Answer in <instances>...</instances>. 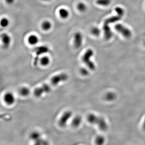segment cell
Segmentation results:
<instances>
[{
	"instance_id": "obj_1",
	"label": "cell",
	"mask_w": 145,
	"mask_h": 145,
	"mask_svg": "<svg viewBox=\"0 0 145 145\" xmlns=\"http://www.w3.org/2000/svg\"><path fill=\"white\" fill-rule=\"evenodd\" d=\"M88 120L90 123L97 125L101 130L104 131L107 129L108 126L107 122L103 117L91 114L88 116Z\"/></svg>"
},
{
	"instance_id": "obj_2",
	"label": "cell",
	"mask_w": 145,
	"mask_h": 145,
	"mask_svg": "<svg viewBox=\"0 0 145 145\" xmlns=\"http://www.w3.org/2000/svg\"><path fill=\"white\" fill-rule=\"evenodd\" d=\"M94 52L92 49H88L82 57L83 62L85 64L88 68L92 71L96 69L95 64L91 60V58L94 55Z\"/></svg>"
},
{
	"instance_id": "obj_3",
	"label": "cell",
	"mask_w": 145,
	"mask_h": 145,
	"mask_svg": "<svg viewBox=\"0 0 145 145\" xmlns=\"http://www.w3.org/2000/svg\"><path fill=\"white\" fill-rule=\"evenodd\" d=\"M68 79V76L65 73H61L53 77L50 79L49 84L51 87L58 85L61 82H64Z\"/></svg>"
},
{
	"instance_id": "obj_4",
	"label": "cell",
	"mask_w": 145,
	"mask_h": 145,
	"mask_svg": "<svg viewBox=\"0 0 145 145\" xmlns=\"http://www.w3.org/2000/svg\"><path fill=\"white\" fill-rule=\"evenodd\" d=\"M115 29L126 38H130L131 36V32L130 29L123 25L117 24L115 26Z\"/></svg>"
},
{
	"instance_id": "obj_5",
	"label": "cell",
	"mask_w": 145,
	"mask_h": 145,
	"mask_svg": "<svg viewBox=\"0 0 145 145\" xmlns=\"http://www.w3.org/2000/svg\"><path fill=\"white\" fill-rule=\"evenodd\" d=\"M51 87L49 83H46L35 89L34 91V94L37 97H40L44 93L49 92L50 91Z\"/></svg>"
},
{
	"instance_id": "obj_6",
	"label": "cell",
	"mask_w": 145,
	"mask_h": 145,
	"mask_svg": "<svg viewBox=\"0 0 145 145\" xmlns=\"http://www.w3.org/2000/svg\"><path fill=\"white\" fill-rule=\"evenodd\" d=\"M72 115V112L71 111H67L64 112L59 121V124L60 126L62 127L65 126L68 121L71 118Z\"/></svg>"
},
{
	"instance_id": "obj_7",
	"label": "cell",
	"mask_w": 145,
	"mask_h": 145,
	"mask_svg": "<svg viewBox=\"0 0 145 145\" xmlns=\"http://www.w3.org/2000/svg\"><path fill=\"white\" fill-rule=\"evenodd\" d=\"M83 40V36L81 33L77 32L75 34L74 45L76 48H79L82 46Z\"/></svg>"
},
{
	"instance_id": "obj_8",
	"label": "cell",
	"mask_w": 145,
	"mask_h": 145,
	"mask_svg": "<svg viewBox=\"0 0 145 145\" xmlns=\"http://www.w3.org/2000/svg\"><path fill=\"white\" fill-rule=\"evenodd\" d=\"M122 17H123L118 14H117V15L112 16L106 20L104 23V26H109V24L111 23H114L115 22L119 21L121 20V19L122 18Z\"/></svg>"
},
{
	"instance_id": "obj_9",
	"label": "cell",
	"mask_w": 145,
	"mask_h": 145,
	"mask_svg": "<svg viewBox=\"0 0 145 145\" xmlns=\"http://www.w3.org/2000/svg\"><path fill=\"white\" fill-rule=\"evenodd\" d=\"M1 38L4 47L5 48H7L9 46L11 42V38L10 36L7 34L4 33L2 34Z\"/></svg>"
},
{
	"instance_id": "obj_10",
	"label": "cell",
	"mask_w": 145,
	"mask_h": 145,
	"mask_svg": "<svg viewBox=\"0 0 145 145\" xmlns=\"http://www.w3.org/2000/svg\"><path fill=\"white\" fill-rule=\"evenodd\" d=\"M4 100L6 104L9 105H11L14 104L15 101V97L12 93H7L4 96Z\"/></svg>"
},
{
	"instance_id": "obj_11",
	"label": "cell",
	"mask_w": 145,
	"mask_h": 145,
	"mask_svg": "<svg viewBox=\"0 0 145 145\" xmlns=\"http://www.w3.org/2000/svg\"><path fill=\"white\" fill-rule=\"evenodd\" d=\"M116 94L112 92H109L106 93L104 96L106 100L108 101H112L115 100L116 98Z\"/></svg>"
},
{
	"instance_id": "obj_12",
	"label": "cell",
	"mask_w": 145,
	"mask_h": 145,
	"mask_svg": "<svg viewBox=\"0 0 145 145\" xmlns=\"http://www.w3.org/2000/svg\"><path fill=\"white\" fill-rule=\"evenodd\" d=\"M38 38L34 35H32L28 37V42L31 45H35L38 42Z\"/></svg>"
},
{
	"instance_id": "obj_13",
	"label": "cell",
	"mask_w": 145,
	"mask_h": 145,
	"mask_svg": "<svg viewBox=\"0 0 145 145\" xmlns=\"http://www.w3.org/2000/svg\"><path fill=\"white\" fill-rule=\"evenodd\" d=\"M59 14L60 17L62 19H66L68 17L69 13L68 10L64 8L60 9L59 11Z\"/></svg>"
},
{
	"instance_id": "obj_14",
	"label": "cell",
	"mask_w": 145,
	"mask_h": 145,
	"mask_svg": "<svg viewBox=\"0 0 145 145\" xmlns=\"http://www.w3.org/2000/svg\"><path fill=\"white\" fill-rule=\"evenodd\" d=\"M82 118L80 116H77L73 118L72 121V125L75 127H77L82 123Z\"/></svg>"
},
{
	"instance_id": "obj_15",
	"label": "cell",
	"mask_w": 145,
	"mask_h": 145,
	"mask_svg": "<svg viewBox=\"0 0 145 145\" xmlns=\"http://www.w3.org/2000/svg\"><path fill=\"white\" fill-rule=\"evenodd\" d=\"M41 28L44 30H49L52 28L51 23L49 21H44L41 24Z\"/></svg>"
},
{
	"instance_id": "obj_16",
	"label": "cell",
	"mask_w": 145,
	"mask_h": 145,
	"mask_svg": "<svg viewBox=\"0 0 145 145\" xmlns=\"http://www.w3.org/2000/svg\"><path fill=\"white\" fill-rule=\"evenodd\" d=\"M111 2V0H97L96 1V3L98 5L106 6L110 5Z\"/></svg>"
},
{
	"instance_id": "obj_17",
	"label": "cell",
	"mask_w": 145,
	"mask_h": 145,
	"mask_svg": "<svg viewBox=\"0 0 145 145\" xmlns=\"http://www.w3.org/2000/svg\"><path fill=\"white\" fill-rule=\"evenodd\" d=\"M40 62L43 66H47L50 63V59L47 56H44L40 59Z\"/></svg>"
},
{
	"instance_id": "obj_18",
	"label": "cell",
	"mask_w": 145,
	"mask_h": 145,
	"mask_svg": "<svg viewBox=\"0 0 145 145\" xmlns=\"http://www.w3.org/2000/svg\"><path fill=\"white\" fill-rule=\"evenodd\" d=\"M31 137L32 139H33V140L36 141L37 142H38V144H39V142H40V135L39 133L38 132H34V133H32L31 135Z\"/></svg>"
},
{
	"instance_id": "obj_19",
	"label": "cell",
	"mask_w": 145,
	"mask_h": 145,
	"mask_svg": "<svg viewBox=\"0 0 145 145\" xmlns=\"http://www.w3.org/2000/svg\"><path fill=\"white\" fill-rule=\"evenodd\" d=\"M77 8L78 10L80 12H83L87 10L86 5L83 3H78L77 6Z\"/></svg>"
},
{
	"instance_id": "obj_20",
	"label": "cell",
	"mask_w": 145,
	"mask_h": 145,
	"mask_svg": "<svg viewBox=\"0 0 145 145\" xmlns=\"http://www.w3.org/2000/svg\"><path fill=\"white\" fill-rule=\"evenodd\" d=\"M105 138L102 136H99L97 137L96 139L95 142L97 145H103L105 142Z\"/></svg>"
},
{
	"instance_id": "obj_21",
	"label": "cell",
	"mask_w": 145,
	"mask_h": 145,
	"mask_svg": "<svg viewBox=\"0 0 145 145\" xmlns=\"http://www.w3.org/2000/svg\"><path fill=\"white\" fill-rule=\"evenodd\" d=\"M91 33L94 36H98L100 35L101 31L100 29L98 28L94 27L91 29Z\"/></svg>"
},
{
	"instance_id": "obj_22",
	"label": "cell",
	"mask_w": 145,
	"mask_h": 145,
	"mask_svg": "<svg viewBox=\"0 0 145 145\" xmlns=\"http://www.w3.org/2000/svg\"><path fill=\"white\" fill-rule=\"evenodd\" d=\"M30 91L29 89L27 88H23L20 90V93L23 96H28L29 94Z\"/></svg>"
},
{
	"instance_id": "obj_23",
	"label": "cell",
	"mask_w": 145,
	"mask_h": 145,
	"mask_svg": "<svg viewBox=\"0 0 145 145\" xmlns=\"http://www.w3.org/2000/svg\"><path fill=\"white\" fill-rule=\"evenodd\" d=\"M9 20L6 18H3L1 20V22H0V25L3 28H5L9 24Z\"/></svg>"
},
{
	"instance_id": "obj_24",
	"label": "cell",
	"mask_w": 145,
	"mask_h": 145,
	"mask_svg": "<svg viewBox=\"0 0 145 145\" xmlns=\"http://www.w3.org/2000/svg\"><path fill=\"white\" fill-rule=\"evenodd\" d=\"M115 11L118 15H120L122 17H123L124 14V10L123 8L120 7H117L115 9Z\"/></svg>"
},
{
	"instance_id": "obj_25",
	"label": "cell",
	"mask_w": 145,
	"mask_h": 145,
	"mask_svg": "<svg viewBox=\"0 0 145 145\" xmlns=\"http://www.w3.org/2000/svg\"><path fill=\"white\" fill-rule=\"evenodd\" d=\"M80 72L81 74L83 75V76H87V75L89 74V71L85 68L81 69Z\"/></svg>"
},
{
	"instance_id": "obj_26",
	"label": "cell",
	"mask_w": 145,
	"mask_h": 145,
	"mask_svg": "<svg viewBox=\"0 0 145 145\" xmlns=\"http://www.w3.org/2000/svg\"><path fill=\"white\" fill-rule=\"evenodd\" d=\"M15 0H6L7 3L9 4H12L13 3H14Z\"/></svg>"
},
{
	"instance_id": "obj_27",
	"label": "cell",
	"mask_w": 145,
	"mask_h": 145,
	"mask_svg": "<svg viewBox=\"0 0 145 145\" xmlns=\"http://www.w3.org/2000/svg\"><path fill=\"white\" fill-rule=\"evenodd\" d=\"M143 127L144 129L145 130V120H144V121L143 124Z\"/></svg>"
},
{
	"instance_id": "obj_28",
	"label": "cell",
	"mask_w": 145,
	"mask_h": 145,
	"mask_svg": "<svg viewBox=\"0 0 145 145\" xmlns=\"http://www.w3.org/2000/svg\"><path fill=\"white\" fill-rule=\"evenodd\" d=\"M45 0V1H49V0Z\"/></svg>"
},
{
	"instance_id": "obj_29",
	"label": "cell",
	"mask_w": 145,
	"mask_h": 145,
	"mask_svg": "<svg viewBox=\"0 0 145 145\" xmlns=\"http://www.w3.org/2000/svg\"></svg>"
}]
</instances>
